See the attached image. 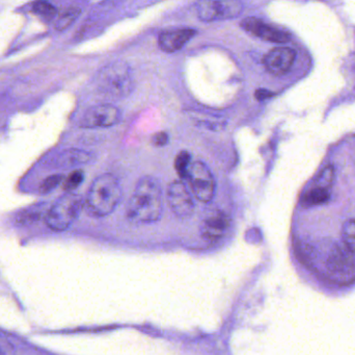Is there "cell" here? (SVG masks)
Returning a JSON list of instances; mask_svg holds the SVG:
<instances>
[{"label":"cell","instance_id":"obj_1","mask_svg":"<svg viewBox=\"0 0 355 355\" xmlns=\"http://www.w3.org/2000/svg\"><path fill=\"white\" fill-rule=\"evenodd\" d=\"M164 210V197L159 181L151 176L139 179L127 206V218L137 224L159 220Z\"/></svg>","mask_w":355,"mask_h":355},{"label":"cell","instance_id":"obj_2","mask_svg":"<svg viewBox=\"0 0 355 355\" xmlns=\"http://www.w3.org/2000/svg\"><path fill=\"white\" fill-rule=\"evenodd\" d=\"M122 198V185L118 179L106 173L100 175L93 181L85 204L89 214L95 217H105L116 210Z\"/></svg>","mask_w":355,"mask_h":355},{"label":"cell","instance_id":"obj_3","mask_svg":"<svg viewBox=\"0 0 355 355\" xmlns=\"http://www.w3.org/2000/svg\"><path fill=\"white\" fill-rule=\"evenodd\" d=\"M98 87L108 98L121 99L127 97L135 87L132 73L128 65L116 60L102 68L98 76Z\"/></svg>","mask_w":355,"mask_h":355},{"label":"cell","instance_id":"obj_4","mask_svg":"<svg viewBox=\"0 0 355 355\" xmlns=\"http://www.w3.org/2000/svg\"><path fill=\"white\" fill-rule=\"evenodd\" d=\"M83 208L80 196L68 193L60 197L45 217L46 224L54 231H64L78 218Z\"/></svg>","mask_w":355,"mask_h":355},{"label":"cell","instance_id":"obj_5","mask_svg":"<svg viewBox=\"0 0 355 355\" xmlns=\"http://www.w3.org/2000/svg\"><path fill=\"white\" fill-rule=\"evenodd\" d=\"M243 12V3L237 0H202L196 3L198 18L204 22L234 19Z\"/></svg>","mask_w":355,"mask_h":355},{"label":"cell","instance_id":"obj_6","mask_svg":"<svg viewBox=\"0 0 355 355\" xmlns=\"http://www.w3.org/2000/svg\"><path fill=\"white\" fill-rule=\"evenodd\" d=\"M187 179L192 193L200 201L208 204L213 199L215 195L214 177L205 163L200 160L192 163L188 170Z\"/></svg>","mask_w":355,"mask_h":355},{"label":"cell","instance_id":"obj_7","mask_svg":"<svg viewBox=\"0 0 355 355\" xmlns=\"http://www.w3.org/2000/svg\"><path fill=\"white\" fill-rule=\"evenodd\" d=\"M120 120L121 112L116 106L102 104L92 106L83 114L80 126L85 129H102L114 126Z\"/></svg>","mask_w":355,"mask_h":355},{"label":"cell","instance_id":"obj_8","mask_svg":"<svg viewBox=\"0 0 355 355\" xmlns=\"http://www.w3.org/2000/svg\"><path fill=\"white\" fill-rule=\"evenodd\" d=\"M168 198L171 208L177 217L186 219L192 216L196 204L191 193L183 181H175L168 185Z\"/></svg>","mask_w":355,"mask_h":355},{"label":"cell","instance_id":"obj_9","mask_svg":"<svg viewBox=\"0 0 355 355\" xmlns=\"http://www.w3.org/2000/svg\"><path fill=\"white\" fill-rule=\"evenodd\" d=\"M241 27L254 37L272 43H287L291 37L289 33L272 25L266 24L256 17H248L241 21Z\"/></svg>","mask_w":355,"mask_h":355},{"label":"cell","instance_id":"obj_10","mask_svg":"<svg viewBox=\"0 0 355 355\" xmlns=\"http://www.w3.org/2000/svg\"><path fill=\"white\" fill-rule=\"evenodd\" d=\"M296 51L289 47H277L265 56L264 65L273 75L287 74L295 62Z\"/></svg>","mask_w":355,"mask_h":355},{"label":"cell","instance_id":"obj_11","mask_svg":"<svg viewBox=\"0 0 355 355\" xmlns=\"http://www.w3.org/2000/svg\"><path fill=\"white\" fill-rule=\"evenodd\" d=\"M231 221L227 215L221 210H212L209 213L202 222V236L209 242H216L227 233Z\"/></svg>","mask_w":355,"mask_h":355},{"label":"cell","instance_id":"obj_12","mask_svg":"<svg viewBox=\"0 0 355 355\" xmlns=\"http://www.w3.org/2000/svg\"><path fill=\"white\" fill-rule=\"evenodd\" d=\"M196 35V29H168V31H162L160 33L158 44H159L160 49L162 51L173 53V52L181 50Z\"/></svg>","mask_w":355,"mask_h":355},{"label":"cell","instance_id":"obj_13","mask_svg":"<svg viewBox=\"0 0 355 355\" xmlns=\"http://www.w3.org/2000/svg\"><path fill=\"white\" fill-rule=\"evenodd\" d=\"M350 250L346 248L338 247L334 250L329 258V268L338 274H348L354 268Z\"/></svg>","mask_w":355,"mask_h":355},{"label":"cell","instance_id":"obj_14","mask_svg":"<svg viewBox=\"0 0 355 355\" xmlns=\"http://www.w3.org/2000/svg\"><path fill=\"white\" fill-rule=\"evenodd\" d=\"M91 160V154L83 150H68L60 154L58 158L60 166H77V165L85 164Z\"/></svg>","mask_w":355,"mask_h":355},{"label":"cell","instance_id":"obj_15","mask_svg":"<svg viewBox=\"0 0 355 355\" xmlns=\"http://www.w3.org/2000/svg\"><path fill=\"white\" fill-rule=\"evenodd\" d=\"M329 198H331L329 190L313 188L302 196V204L304 206H319L329 201Z\"/></svg>","mask_w":355,"mask_h":355},{"label":"cell","instance_id":"obj_16","mask_svg":"<svg viewBox=\"0 0 355 355\" xmlns=\"http://www.w3.org/2000/svg\"><path fill=\"white\" fill-rule=\"evenodd\" d=\"M81 10L76 6H69L64 8L56 17L55 28L58 31H64L73 24L80 15Z\"/></svg>","mask_w":355,"mask_h":355},{"label":"cell","instance_id":"obj_17","mask_svg":"<svg viewBox=\"0 0 355 355\" xmlns=\"http://www.w3.org/2000/svg\"><path fill=\"white\" fill-rule=\"evenodd\" d=\"M335 179V169L333 166H327L318 173L314 181V188L329 190Z\"/></svg>","mask_w":355,"mask_h":355},{"label":"cell","instance_id":"obj_18","mask_svg":"<svg viewBox=\"0 0 355 355\" xmlns=\"http://www.w3.org/2000/svg\"><path fill=\"white\" fill-rule=\"evenodd\" d=\"M190 156L189 152L181 151L179 154H178L176 160H175V168H176V171L179 173L180 176L182 179H187L188 170H189L190 167Z\"/></svg>","mask_w":355,"mask_h":355},{"label":"cell","instance_id":"obj_19","mask_svg":"<svg viewBox=\"0 0 355 355\" xmlns=\"http://www.w3.org/2000/svg\"><path fill=\"white\" fill-rule=\"evenodd\" d=\"M83 179H85L83 171L74 170L72 173H70V175L66 179H64L62 188L68 192L74 191L83 183Z\"/></svg>","mask_w":355,"mask_h":355},{"label":"cell","instance_id":"obj_20","mask_svg":"<svg viewBox=\"0 0 355 355\" xmlns=\"http://www.w3.org/2000/svg\"><path fill=\"white\" fill-rule=\"evenodd\" d=\"M343 240L346 247L355 252V219L347 221L343 226Z\"/></svg>","mask_w":355,"mask_h":355},{"label":"cell","instance_id":"obj_21","mask_svg":"<svg viewBox=\"0 0 355 355\" xmlns=\"http://www.w3.org/2000/svg\"><path fill=\"white\" fill-rule=\"evenodd\" d=\"M33 10L35 14L43 17V18L51 19L56 15V8L49 2H35L33 6Z\"/></svg>","mask_w":355,"mask_h":355},{"label":"cell","instance_id":"obj_22","mask_svg":"<svg viewBox=\"0 0 355 355\" xmlns=\"http://www.w3.org/2000/svg\"><path fill=\"white\" fill-rule=\"evenodd\" d=\"M64 183V177L62 175H52V176L47 177L45 181L42 183L41 191L43 193H49L52 190L55 189L56 187Z\"/></svg>","mask_w":355,"mask_h":355},{"label":"cell","instance_id":"obj_23","mask_svg":"<svg viewBox=\"0 0 355 355\" xmlns=\"http://www.w3.org/2000/svg\"><path fill=\"white\" fill-rule=\"evenodd\" d=\"M14 354V345L4 336L0 335V355Z\"/></svg>","mask_w":355,"mask_h":355},{"label":"cell","instance_id":"obj_24","mask_svg":"<svg viewBox=\"0 0 355 355\" xmlns=\"http://www.w3.org/2000/svg\"><path fill=\"white\" fill-rule=\"evenodd\" d=\"M168 140H170V137H168V133H158L153 137V144L158 146V147H162V146L168 143Z\"/></svg>","mask_w":355,"mask_h":355},{"label":"cell","instance_id":"obj_25","mask_svg":"<svg viewBox=\"0 0 355 355\" xmlns=\"http://www.w3.org/2000/svg\"><path fill=\"white\" fill-rule=\"evenodd\" d=\"M272 95L273 94L270 91H267V90H258L256 93V97L259 100L267 99V98L271 97Z\"/></svg>","mask_w":355,"mask_h":355}]
</instances>
